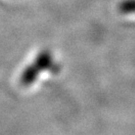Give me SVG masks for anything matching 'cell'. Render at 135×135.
I'll return each mask as SVG.
<instances>
[{
    "label": "cell",
    "mask_w": 135,
    "mask_h": 135,
    "mask_svg": "<svg viewBox=\"0 0 135 135\" xmlns=\"http://www.w3.org/2000/svg\"><path fill=\"white\" fill-rule=\"evenodd\" d=\"M45 70L56 71L58 70L57 65L55 64L52 54L48 50H43L39 52L36 58L22 71L20 75V83L23 86H28L36 81L37 77L41 72Z\"/></svg>",
    "instance_id": "obj_1"
},
{
    "label": "cell",
    "mask_w": 135,
    "mask_h": 135,
    "mask_svg": "<svg viewBox=\"0 0 135 135\" xmlns=\"http://www.w3.org/2000/svg\"><path fill=\"white\" fill-rule=\"evenodd\" d=\"M118 9L121 13L128 14L135 13V0H123L118 5Z\"/></svg>",
    "instance_id": "obj_2"
}]
</instances>
